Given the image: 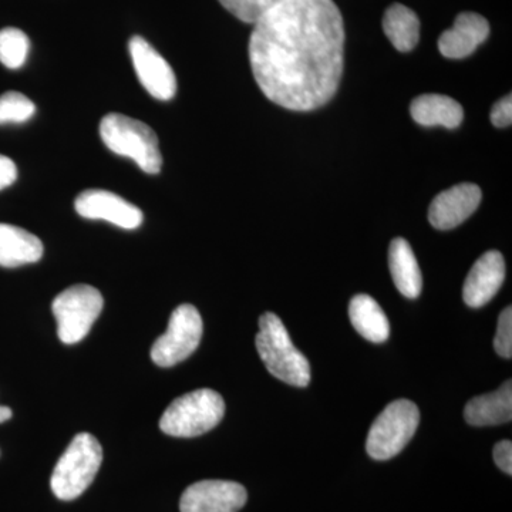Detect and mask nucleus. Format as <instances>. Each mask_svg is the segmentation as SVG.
Masks as SVG:
<instances>
[{
	"label": "nucleus",
	"mask_w": 512,
	"mask_h": 512,
	"mask_svg": "<svg viewBox=\"0 0 512 512\" xmlns=\"http://www.w3.org/2000/svg\"><path fill=\"white\" fill-rule=\"evenodd\" d=\"M249 62L259 89L278 106H325L343 74L345 28L333 0H284L255 23Z\"/></svg>",
	"instance_id": "nucleus-1"
},
{
	"label": "nucleus",
	"mask_w": 512,
	"mask_h": 512,
	"mask_svg": "<svg viewBox=\"0 0 512 512\" xmlns=\"http://www.w3.org/2000/svg\"><path fill=\"white\" fill-rule=\"evenodd\" d=\"M255 345L266 369L276 379L296 387L311 382L308 359L293 346L288 330L275 313H265L259 319Z\"/></svg>",
	"instance_id": "nucleus-2"
},
{
	"label": "nucleus",
	"mask_w": 512,
	"mask_h": 512,
	"mask_svg": "<svg viewBox=\"0 0 512 512\" xmlns=\"http://www.w3.org/2000/svg\"><path fill=\"white\" fill-rule=\"evenodd\" d=\"M100 137L110 151L130 158L144 173H160L163 156L158 137L143 121L119 113L107 114L100 123Z\"/></svg>",
	"instance_id": "nucleus-3"
},
{
	"label": "nucleus",
	"mask_w": 512,
	"mask_h": 512,
	"mask_svg": "<svg viewBox=\"0 0 512 512\" xmlns=\"http://www.w3.org/2000/svg\"><path fill=\"white\" fill-rule=\"evenodd\" d=\"M103 461V448L90 433H79L53 470L50 487L59 500L80 497L93 483Z\"/></svg>",
	"instance_id": "nucleus-4"
},
{
	"label": "nucleus",
	"mask_w": 512,
	"mask_h": 512,
	"mask_svg": "<svg viewBox=\"0 0 512 512\" xmlns=\"http://www.w3.org/2000/svg\"><path fill=\"white\" fill-rule=\"evenodd\" d=\"M225 403L220 393L200 389L175 399L160 420V429L168 436L191 439L202 436L221 423Z\"/></svg>",
	"instance_id": "nucleus-5"
},
{
	"label": "nucleus",
	"mask_w": 512,
	"mask_h": 512,
	"mask_svg": "<svg viewBox=\"0 0 512 512\" xmlns=\"http://www.w3.org/2000/svg\"><path fill=\"white\" fill-rule=\"evenodd\" d=\"M419 407L406 399L390 403L372 424L366 450L375 460L396 457L409 444L419 427Z\"/></svg>",
	"instance_id": "nucleus-6"
},
{
	"label": "nucleus",
	"mask_w": 512,
	"mask_h": 512,
	"mask_svg": "<svg viewBox=\"0 0 512 512\" xmlns=\"http://www.w3.org/2000/svg\"><path fill=\"white\" fill-rule=\"evenodd\" d=\"M103 306V296L94 286L74 285L59 293L52 303L59 339L66 345H74L86 338Z\"/></svg>",
	"instance_id": "nucleus-7"
},
{
	"label": "nucleus",
	"mask_w": 512,
	"mask_h": 512,
	"mask_svg": "<svg viewBox=\"0 0 512 512\" xmlns=\"http://www.w3.org/2000/svg\"><path fill=\"white\" fill-rule=\"evenodd\" d=\"M202 318L197 308L181 305L171 315L167 332L154 342L151 359L157 366L171 367L188 359L200 346Z\"/></svg>",
	"instance_id": "nucleus-8"
},
{
	"label": "nucleus",
	"mask_w": 512,
	"mask_h": 512,
	"mask_svg": "<svg viewBox=\"0 0 512 512\" xmlns=\"http://www.w3.org/2000/svg\"><path fill=\"white\" fill-rule=\"evenodd\" d=\"M131 60L138 80L154 99L168 101L177 93L173 67L144 37H131L128 43Z\"/></svg>",
	"instance_id": "nucleus-9"
},
{
	"label": "nucleus",
	"mask_w": 512,
	"mask_h": 512,
	"mask_svg": "<svg viewBox=\"0 0 512 512\" xmlns=\"http://www.w3.org/2000/svg\"><path fill=\"white\" fill-rule=\"evenodd\" d=\"M244 485L234 481L205 480L190 485L181 495V512H238L247 504Z\"/></svg>",
	"instance_id": "nucleus-10"
},
{
	"label": "nucleus",
	"mask_w": 512,
	"mask_h": 512,
	"mask_svg": "<svg viewBox=\"0 0 512 512\" xmlns=\"http://www.w3.org/2000/svg\"><path fill=\"white\" fill-rule=\"evenodd\" d=\"M80 217L110 222L123 229H136L143 224V212L120 195L106 190L83 191L74 201Z\"/></svg>",
	"instance_id": "nucleus-11"
},
{
	"label": "nucleus",
	"mask_w": 512,
	"mask_h": 512,
	"mask_svg": "<svg viewBox=\"0 0 512 512\" xmlns=\"http://www.w3.org/2000/svg\"><path fill=\"white\" fill-rule=\"evenodd\" d=\"M483 192L476 184L463 183L441 192L431 202L429 221L434 228L448 231L463 224L476 212Z\"/></svg>",
	"instance_id": "nucleus-12"
},
{
	"label": "nucleus",
	"mask_w": 512,
	"mask_h": 512,
	"mask_svg": "<svg viewBox=\"0 0 512 512\" xmlns=\"http://www.w3.org/2000/svg\"><path fill=\"white\" fill-rule=\"evenodd\" d=\"M505 281L504 256L498 251L485 252L471 268L464 282L463 299L470 308H481L497 295Z\"/></svg>",
	"instance_id": "nucleus-13"
},
{
	"label": "nucleus",
	"mask_w": 512,
	"mask_h": 512,
	"mask_svg": "<svg viewBox=\"0 0 512 512\" xmlns=\"http://www.w3.org/2000/svg\"><path fill=\"white\" fill-rule=\"evenodd\" d=\"M488 35H490V25L487 19L478 13H460L453 28L446 30L440 36V53L447 59H464L473 55L477 47L487 40Z\"/></svg>",
	"instance_id": "nucleus-14"
},
{
	"label": "nucleus",
	"mask_w": 512,
	"mask_h": 512,
	"mask_svg": "<svg viewBox=\"0 0 512 512\" xmlns=\"http://www.w3.org/2000/svg\"><path fill=\"white\" fill-rule=\"evenodd\" d=\"M42 241L26 229L0 224V266L18 268L42 259Z\"/></svg>",
	"instance_id": "nucleus-15"
},
{
	"label": "nucleus",
	"mask_w": 512,
	"mask_h": 512,
	"mask_svg": "<svg viewBox=\"0 0 512 512\" xmlns=\"http://www.w3.org/2000/svg\"><path fill=\"white\" fill-rule=\"evenodd\" d=\"M464 419L470 426H498L512 419V383L505 382L497 392L474 397L464 409Z\"/></svg>",
	"instance_id": "nucleus-16"
},
{
	"label": "nucleus",
	"mask_w": 512,
	"mask_h": 512,
	"mask_svg": "<svg viewBox=\"0 0 512 512\" xmlns=\"http://www.w3.org/2000/svg\"><path fill=\"white\" fill-rule=\"evenodd\" d=\"M413 120L424 127L457 128L464 119L460 103L441 94H424L413 100L410 107Z\"/></svg>",
	"instance_id": "nucleus-17"
},
{
	"label": "nucleus",
	"mask_w": 512,
	"mask_h": 512,
	"mask_svg": "<svg viewBox=\"0 0 512 512\" xmlns=\"http://www.w3.org/2000/svg\"><path fill=\"white\" fill-rule=\"evenodd\" d=\"M389 266L394 285L406 298L416 299L423 288V276L409 242L393 239L389 249Z\"/></svg>",
	"instance_id": "nucleus-18"
},
{
	"label": "nucleus",
	"mask_w": 512,
	"mask_h": 512,
	"mask_svg": "<svg viewBox=\"0 0 512 512\" xmlns=\"http://www.w3.org/2000/svg\"><path fill=\"white\" fill-rule=\"evenodd\" d=\"M349 316L356 332L369 342L382 343L389 339V319L372 296L356 295L349 303Z\"/></svg>",
	"instance_id": "nucleus-19"
},
{
	"label": "nucleus",
	"mask_w": 512,
	"mask_h": 512,
	"mask_svg": "<svg viewBox=\"0 0 512 512\" xmlns=\"http://www.w3.org/2000/svg\"><path fill=\"white\" fill-rule=\"evenodd\" d=\"M383 30L399 52H412L420 39V20L407 6L394 3L383 16Z\"/></svg>",
	"instance_id": "nucleus-20"
},
{
	"label": "nucleus",
	"mask_w": 512,
	"mask_h": 512,
	"mask_svg": "<svg viewBox=\"0 0 512 512\" xmlns=\"http://www.w3.org/2000/svg\"><path fill=\"white\" fill-rule=\"evenodd\" d=\"M30 40L16 28L0 30V63L8 69H19L28 60Z\"/></svg>",
	"instance_id": "nucleus-21"
},
{
	"label": "nucleus",
	"mask_w": 512,
	"mask_h": 512,
	"mask_svg": "<svg viewBox=\"0 0 512 512\" xmlns=\"http://www.w3.org/2000/svg\"><path fill=\"white\" fill-rule=\"evenodd\" d=\"M35 113V103L25 94L8 92L0 96V124L26 123Z\"/></svg>",
	"instance_id": "nucleus-22"
},
{
	"label": "nucleus",
	"mask_w": 512,
	"mask_h": 512,
	"mask_svg": "<svg viewBox=\"0 0 512 512\" xmlns=\"http://www.w3.org/2000/svg\"><path fill=\"white\" fill-rule=\"evenodd\" d=\"M218 2L241 22L255 25L268 10L275 8L284 0H218Z\"/></svg>",
	"instance_id": "nucleus-23"
},
{
	"label": "nucleus",
	"mask_w": 512,
	"mask_h": 512,
	"mask_svg": "<svg viewBox=\"0 0 512 512\" xmlns=\"http://www.w3.org/2000/svg\"><path fill=\"white\" fill-rule=\"evenodd\" d=\"M494 349L504 359L512 357V309L511 306L501 312L498 319L497 335L494 338Z\"/></svg>",
	"instance_id": "nucleus-24"
},
{
	"label": "nucleus",
	"mask_w": 512,
	"mask_h": 512,
	"mask_svg": "<svg viewBox=\"0 0 512 512\" xmlns=\"http://www.w3.org/2000/svg\"><path fill=\"white\" fill-rule=\"evenodd\" d=\"M512 121V99L511 94H508L507 97L497 101L494 104L493 110H491V123L494 124L495 127H508L511 126Z\"/></svg>",
	"instance_id": "nucleus-25"
},
{
	"label": "nucleus",
	"mask_w": 512,
	"mask_h": 512,
	"mask_svg": "<svg viewBox=\"0 0 512 512\" xmlns=\"http://www.w3.org/2000/svg\"><path fill=\"white\" fill-rule=\"evenodd\" d=\"M494 461L500 470H503L505 474L511 476L512 474V443L511 441L504 440L500 443L495 444L494 447Z\"/></svg>",
	"instance_id": "nucleus-26"
},
{
	"label": "nucleus",
	"mask_w": 512,
	"mask_h": 512,
	"mask_svg": "<svg viewBox=\"0 0 512 512\" xmlns=\"http://www.w3.org/2000/svg\"><path fill=\"white\" fill-rule=\"evenodd\" d=\"M18 178V167L9 157L0 154V191L15 184Z\"/></svg>",
	"instance_id": "nucleus-27"
},
{
	"label": "nucleus",
	"mask_w": 512,
	"mask_h": 512,
	"mask_svg": "<svg viewBox=\"0 0 512 512\" xmlns=\"http://www.w3.org/2000/svg\"><path fill=\"white\" fill-rule=\"evenodd\" d=\"M12 417V410L6 406H0V423L3 421L9 420Z\"/></svg>",
	"instance_id": "nucleus-28"
}]
</instances>
